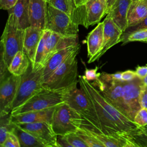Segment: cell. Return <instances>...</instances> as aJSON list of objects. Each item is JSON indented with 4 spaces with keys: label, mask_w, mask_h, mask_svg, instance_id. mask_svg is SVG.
Segmentation results:
<instances>
[{
    "label": "cell",
    "mask_w": 147,
    "mask_h": 147,
    "mask_svg": "<svg viewBox=\"0 0 147 147\" xmlns=\"http://www.w3.org/2000/svg\"><path fill=\"white\" fill-rule=\"evenodd\" d=\"M147 17V5L140 0L131 1L127 13L128 28L136 25Z\"/></svg>",
    "instance_id": "23"
},
{
    "label": "cell",
    "mask_w": 147,
    "mask_h": 147,
    "mask_svg": "<svg viewBox=\"0 0 147 147\" xmlns=\"http://www.w3.org/2000/svg\"><path fill=\"white\" fill-rule=\"evenodd\" d=\"M78 8L79 25L86 28L99 23L109 10L106 0H87Z\"/></svg>",
    "instance_id": "9"
},
{
    "label": "cell",
    "mask_w": 147,
    "mask_h": 147,
    "mask_svg": "<svg viewBox=\"0 0 147 147\" xmlns=\"http://www.w3.org/2000/svg\"><path fill=\"white\" fill-rule=\"evenodd\" d=\"M49 32H50V30L44 29L42 36L41 37V38L40 41V42L38 44V45L37 49L34 62V64L32 65L33 71H36L38 69L43 68L42 67V63L44 57L45 42H46L48 34H49Z\"/></svg>",
    "instance_id": "27"
},
{
    "label": "cell",
    "mask_w": 147,
    "mask_h": 147,
    "mask_svg": "<svg viewBox=\"0 0 147 147\" xmlns=\"http://www.w3.org/2000/svg\"><path fill=\"white\" fill-rule=\"evenodd\" d=\"M108 6H109V8L110 9V7H111V6L114 3V2L115 1V0H106Z\"/></svg>",
    "instance_id": "43"
},
{
    "label": "cell",
    "mask_w": 147,
    "mask_h": 147,
    "mask_svg": "<svg viewBox=\"0 0 147 147\" xmlns=\"http://www.w3.org/2000/svg\"><path fill=\"white\" fill-rule=\"evenodd\" d=\"M15 123L11 120V114H7L1 117L0 122V146H1L6 139L7 133L12 131Z\"/></svg>",
    "instance_id": "30"
},
{
    "label": "cell",
    "mask_w": 147,
    "mask_h": 147,
    "mask_svg": "<svg viewBox=\"0 0 147 147\" xmlns=\"http://www.w3.org/2000/svg\"><path fill=\"white\" fill-rule=\"evenodd\" d=\"M87 145L88 147H104L103 145L91 134L83 125L76 132Z\"/></svg>",
    "instance_id": "31"
},
{
    "label": "cell",
    "mask_w": 147,
    "mask_h": 147,
    "mask_svg": "<svg viewBox=\"0 0 147 147\" xmlns=\"http://www.w3.org/2000/svg\"><path fill=\"white\" fill-rule=\"evenodd\" d=\"M80 87L92 107V117L82 116L84 125L106 134L130 136L140 127L109 102L84 75L79 76Z\"/></svg>",
    "instance_id": "1"
},
{
    "label": "cell",
    "mask_w": 147,
    "mask_h": 147,
    "mask_svg": "<svg viewBox=\"0 0 147 147\" xmlns=\"http://www.w3.org/2000/svg\"><path fill=\"white\" fill-rule=\"evenodd\" d=\"M29 0H18L16 5L9 10L14 17L18 26L23 29L30 26L29 17Z\"/></svg>",
    "instance_id": "21"
},
{
    "label": "cell",
    "mask_w": 147,
    "mask_h": 147,
    "mask_svg": "<svg viewBox=\"0 0 147 147\" xmlns=\"http://www.w3.org/2000/svg\"><path fill=\"white\" fill-rule=\"evenodd\" d=\"M79 25L69 16L47 2L45 29L50 30L61 36H75L78 35Z\"/></svg>",
    "instance_id": "8"
},
{
    "label": "cell",
    "mask_w": 147,
    "mask_h": 147,
    "mask_svg": "<svg viewBox=\"0 0 147 147\" xmlns=\"http://www.w3.org/2000/svg\"><path fill=\"white\" fill-rule=\"evenodd\" d=\"M103 22H99L87 36V55L89 59L94 57L102 48L103 41Z\"/></svg>",
    "instance_id": "20"
},
{
    "label": "cell",
    "mask_w": 147,
    "mask_h": 147,
    "mask_svg": "<svg viewBox=\"0 0 147 147\" xmlns=\"http://www.w3.org/2000/svg\"><path fill=\"white\" fill-rule=\"evenodd\" d=\"M85 1H87V0H85Z\"/></svg>",
    "instance_id": "48"
},
{
    "label": "cell",
    "mask_w": 147,
    "mask_h": 147,
    "mask_svg": "<svg viewBox=\"0 0 147 147\" xmlns=\"http://www.w3.org/2000/svg\"><path fill=\"white\" fill-rule=\"evenodd\" d=\"M18 137L21 147H46L38 139L15 123L12 130Z\"/></svg>",
    "instance_id": "24"
},
{
    "label": "cell",
    "mask_w": 147,
    "mask_h": 147,
    "mask_svg": "<svg viewBox=\"0 0 147 147\" xmlns=\"http://www.w3.org/2000/svg\"><path fill=\"white\" fill-rule=\"evenodd\" d=\"M143 3H144L145 5H147V0H140Z\"/></svg>",
    "instance_id": "45"
},
{
    "label": "cell",
    "mask_w": 147,
    "mask_h": 147,
    "mask_svg": "<svg viewBox=\"0 0 147 147\" xmlns=\"http://www.w3.org/2000/svg\"><path fill=\"white\" fill-rule=\"evenodd\" d=\"M71 88L61 90H50L44 88L20 107L11 111L10 114L15 115L32 111L42 110L65 103L66 94Z\"/></svg>",
    "instance_id": "4"
},
{
    "label": "cell",
    "mask_w": 147,
    "mask_h": 147,
    "mask_svg": "<svg viewBox=\"0 0 147 147\" xmlns=\"http://www.w3.org/2000/svg\"><path fill=\"white\" fill-rule=\"evenodd\" d=\"M130 138L136 147H147V125L138 127Z\"/></svg>",
    "instance_id": "29"
},
{
    "label": "cell",
    "mask_w": 147,
    "mask_h": 147,
    "mask_svg": "<svg viewBox=\"0 0 147 147\" xmlns=\"http://www.w3.org/2000/svg\"><path fill=\"white\" fill-rule=\"evenodd\" d=\"M144 83L137 76L130 81H123V99L127 117L134 121L137 112L141 108L140 103V92Z\"/></svg>",
    "instance_id": "10"
},
{
    "label": "cell",
    "mask_w": 147,
    "mask_h": 147,
    "mask_svg": "<svg viewBox=\"0 0 147 147\" xmlns=\"http://www.w3.org/2000/svg\"><path fill=\"white\" fill-rule=\"evenodd\" d=\"M18 0H0V7L1 9L7 10L11 9Z\"/></svg>",
    "instance_id": "39"
},
{
    "label": "cell",
    "mask_w": 147,
    "mask_h": 147,
    "mask_svg": "<svg viewBox=\"0 0 147 147\" xmlns=\"http://www.w3.org/2000/svg\"><path fill=\"white\" fill-rule=\"evenodd\" d=\"M135 72L138 77L141 79H143L147 75V64L143 66L138 65Z\"/></svg>",
    "instance_id": "41"
},
{
    "label": "cell",
    "mask_w": 147,
    "mask_h": 147,
    "mask_svg": "<svg viewBox=\"0 0 147 147\" xmlns=\"http://www.w3.org/2000/svg\"><path fill=\"white\" fill-rule=\"evenodd\" d=\"M98 69V68L97 67H95L94 69H88L86 68V70L84 72L85 74L84 75L85 76V78L89 82L92 80L94 81L98 79L101 73L97 72Z\"/></svg>",
    "instance_id": "36"
},
{
    "label": "cell",
    "mask_w": 147,
    "mask_h": 147,
    "mask_svg": "<svg viewBox=\"0 0 147 147\" xmlns=\"http://www.w3.org/2000/svg\"><path fill=\"white\" fill-rule=\"evenodd\" d=\"M103 22L104 24L103 41L102 48L94 57L88 59V63H91L98 60L110 48L121 42L123 32L114 23L113 20L106 16Z\"/></svg>",
    "instance_id": "13"
},
{
    "label": "cell",
    "mask_w": 147,
    "mask_h": 147,
    "mask_svg": "<svg viewBox=\"0 0 147 147\" xmlns=\"http://www.w3.org/2000/svg\"><path fill=\"white\" fill-rule=\"evenodd\" d=\"M75 51L43 83L44 88L50 90H61L71 88L79 83L78 64Z\"/></svg>",
    "instance_id": "2"
},
{
    "label": "cell",
    "mask_w": 147,
    "mask_h": 147,
    "mask_svg": "<svg viewBox=\"0 0 147 147\" xmlns=\"http://www.w3.org/2000/svg\"><path fill=\"white\" fill-rule=\"evenodd\" d=\"M91 84L109 102L127 116L123 99V80L115 79L112 74L102 72Z\"/></svg>",
    "instance_id": "7"
},
{
    "label": "cell",
    "mask_w": 147,
    "mask_h": 147,
    "mask_svg": "<svg viewBox=\"0 0 147 147\" xmlns=\"http://www.w3.org/2000/svg\"><path fill=\"white\" fill-rule=\"evenodd\" d=\"M61 35L50 30L49 34H48L45 42V53L42 63V67L44 68L47 61L51 58V57L56 52L55 48L56 44L60 38Z\"/></svg>",
    "instance_id": "26"
},
{
    "label": "cell",
    "mask_w": 147,
    "mask_h": 147,
    "mask_svg": "<svg viewBox=\"0 0 147 147\" xmlns=\"http://www.w3.org/2000/svg\"><path fill=\"white\" fill-rule=\"evenodd\" d=\"M140 103L141 108H145L147 109V86L144 84H143L141 90Z\"/></svg>",
    "instance_id": "38"
},
{
    "label": "cell",
    "mask_w": 147,
    "mask_h": 147,
    "mask_svg": "<svg viewBox=\"0 0 147 147\" xmlns=\"http://www.w3.org/2000/svg\"><path fill=\"white\" fill-rule=\"evenodd\" d=\"M147 29V17H145L142 21H141L140 22L136 24V25L127 28L126 29V30L123 33H131L136 30H138L140 29Z\"/></svg>",
    "instance_id": "37"
},
{
    "label": "cell",
    "mask_w": 147,
    "mask_h": 147,
    "mask_svg": "<svg viewBox=\"0 0 147 147\" xmlns=\"http://www.w3.org/2000/svg\"><path fill=\"white\" fill-rule=\"evenodd\" d=\"M47 2H49V0H45Z\"/></svg>",
    "instance_id": "47"
},
{
    "label": "cell",
    "mask_w": 147,
    "mask_h": 147,
    "mask_svg": "<svg viewBox=\"0 0 147 147\" xmlns=\"http://www.w3.org/2000/svg\"><path fill=\"white\" fill-rule=\"evenodd\" d=\"M30 61L24 51H18L13 58L7 69L10 74L22 76L28 70Z\"/></svg>",
    "instance_id": "22"
},
{
    "label": "cell",
    "mask_w": 147,
    "mask_h": 147,
    "mask_svg": "<svg viewBox=\"0 0 147 147\" xmlns=\"http://www.w3.org/2000/svg\"><path fill=\"white\" fill-rule=\"evenodd\" d=\"M71 147H88L87 145L76 133L64 135Z\"/></svg>",
    "instance_id": "33"
},
{
    "label": "cell",
    "mask_w": 147,
    "mask_h": 147,
    "mask_svg": "<svg viewBox=\"0 0 147 147\" xmlns=\"http://www.w3.org/2000/svg\"><path fill=\"white\" fill-rule=\"evenodd\" d=\"M47 2L45 0H29V17L30 26L45 29Z\"/></svg>",
    "instance_id": "18"
},
{
    "label": "cell",
    "mask_w": 147,
    "mask_h": 147,
    "mask_svg": "<svg viewBox=\"0 0 147 147\" xmlns=\"http://www.w3.org/2000/svg\"><path fill=\"white\" fill-rule=\"evenodd\" d=\"M25 29L20 28L12 13L9 17L1 38V57L7 68L15 55L23 51Z\"/></svg>",
    "instance_id": "3"
},
{
    "label": "cell",
    "mask_w": 147,
    "mask_h": 147,
    "mask_svg": "<svg viewBox=\"0 0 147 147\" xmlns=\"http://www.w3.org/2000/svg\"><path fill=\"white\" fill-rule=\"evenodd\" d=\"M137 76L135 71L132 70H127L122 72V79L123 81H130Z\"/></svg>",
    "instance_id": "40"
},
{
    "label": "cell",
    "mask_w": 147,
    "mask_h": 147,
    "mask_svg": "<svg viewBox=\"0 0 147 147\" xmlns=\"http://www.w3.org/2000/svg\"><path fill=\"white\" fill-rule=\"evenodd\" d=\"M131 0H115L109 9L107 17L124 32L128 28L127 13Z\"/></svg>",
    "instance_id": "17"
},
{
    "label": "cell",
    "mask_w": 147,
    "mask_h": 147,
    "mask_svg": "<svg viewBox=\"0 0 147 147\" xmlns=\"http://www.w3.org/2000/svg\"><path fill=\"white\" fill-rule=\"evenodd\" d=\"M79 44L78 34L75 36H61L59 38L56 48L55 52Z\"/></svg>",
    "instance_id": "32"
},
{
    "label": "cell",
    "mask_w": 147,
    "mask_h": 147,
    "mask_svg": "<svg viewBox=\"0 0 147 147\" xmlns=\"http://www.w3.org/2000/svg\"><path fill=\"white\" fill-rule=\"evenodd\" d=\"M142 82H143L145 86H147V75L145 78L142 79Z\"/></svg>",
    "instance_id": "44"
},
{
    "label": "cell",
    "mask_w": 147,
    "mask_h": 147,
    "mask_svg": "<svg viewBox=\"0 0 147 147\" xmlns=\"http://www.w3.org/2000/svg\"><path fill=\"white\" fill-rule=\"evenodd\" d=\"M132 1H140V0H131Z\"/></svg>",
    "instance_id": "46"
},
{
    "label": "cell",
    "mask_w": 147,
    "mask_h": 147,
    "mask_svg": "<svg viewBox=\"0 0 147 147\" xmlns=\"http://www.w3.org/2000/svg\"><path fill=\"white\" fill-rule=\"evenodd\" d=\"M43 32L44 29L32 26L25 29L23 51L28 57L32 65L34 64L37 49Z\"/></svg>",
    "instance_id": "15"
},
{
    "label": "cell",
    "mask_w": 147,
    "mask_h": 147,
    "mask_svg": "<svg viewBox=\"0 0 147 147\" xmlns=\"http://www.w3.org/2000/svg\"><path fill=\"white\" fill-rule=\"evenodd\" d=\"M1 147H21L18 137L13 131H9L6 140Z\"/></svg>",
    "instance_id": "34"
},
{
    "label": "cell",
    "mask_w": 147,
    "mask_h": 147,
    "mask_svg": "<svg viewBox=\"0 0 147 147\" xmlns=\"http://www.w3.org/2000/svg\"><path fill=\"white\" fill-rule=\"evenodd\" d=\"M83 122L81 114L63 103L56 106L52 118L51 125L57 136L76 133Z\"/></svg>",
    "instance_id": "5"
},
{
    "label": "cell",
    "mask_w": 147,
    "mask_h": 147,
    "mask_svg": "<svg viewBox=\"0 0 147 147\" xmlns=\"http://www.w3.org/2000/svg\"><path fill=\"white\" fill-rule=\"evenodd\" d=\"M21 76L10 74L1 80L0 117L11 113Z\"/></svg>",
    "instance_id": "11"
},
{
    "label": "cell",
    "mask_w": 147,
    "mask_h": 147,
    "mask_svg": "<svg viewBox=\"0 0 147 147\" xmlns=\"http://www.w3.org/2000/svg\"><path fill=\"white\" fill-rule=\"evenodd\" d=\"M65 103L79 112L82 116L92 117V107L82 90L77 85L70 88L65 95Z\"/></svg>",
    "instance_id": "14"
},
{
    "label": "cell",
    "mask_w": 147,
    "mask_h": 147,
    "mask_svg": "<svg viewBox=\"0 0 147 147\" xmlns=\"http://www.w3.org/2000/svg\"><path fill=\"white\" fill-rule=\"evenodd\" d=\"M71 1L77 7L83 5L86 2L85 0H71Z\"/></svg>",
    "instance_id": "42"
},
{
    "label": "cell",
    "mask_w": 147,
    "mask_h": 147,
    "mask_svg": "<svg viewBox=\"0 0 147 147\" xmlns=\"http://www.w3.org/2000/svg\"><path fill=\"white\" fill-rule=\"evenodd\" d=\"M42 72L43 68L33 71L30 63L26 72L21 76L11 111L20 107L44 88Z\"/></svg>",
    "instance_id": "6"
},
{
    "label": "cell",
    "mask_w": 147,
    "mask_h": 147,
    "mask_svg": "<svg viewBox=\"0 0 147 147\" xmlns=\"http://www.w3.org/2000/svg\"><path fill=\"white\" fill-rule=\"evenodd\" d=\"M80 49V44L70 47L56 52L49 59L44 67L42 72V79L45 82L54 71L62 64L75 51Z\"/></svg>",
    "instance_id": "16"
},
{
    "label": "cell",
    "mask_w": 147,
    "mask_h": 147,
    "mask_svg": "<svg viewBox=\"0 0 147 147\" xmlns=\"http://www.w3.org/2000/svg\"><path fill=\"white\" fill-rule=\"evenodd\" d=\"M133 41L147 43V29H140L128 33H123L121 39V42H122L123 44Z\"/></svg>",
    "instance_id": "28"
},
{
    "label": "cell",
    "mask_w": 147,
    "mask_h": 147,
    "mask_svg": "<svg viewBox=\"0 0 147 147\" xmlns=\"http://www.w3.org/2000/svg\"><path fill=\"white\" fill-rule=\"evenodd\" d=\"M55 107L56 106L42 110L32 111L15 115H11V120L14 123H35L40 122H47L51 123Z\"/></svg>",
    "instance_id": "19"
},
{
    "label": "cell",
    "mask_w": 147,
    "mask_h": 147,
    "mask_svg": "<svg viewBox=\"0 0 147 147\" xmlns=\"http://www.w3.org/2000/svg\"><path fill=\"white\" fill-rule=\"evenodd\" d=\"M134 121L140 126L147 125V109L141 108L136 114Z\"/></svg>",
    "instance_id": "35"
},
{
    "label": "cell",
    "mask_w": 147,
    "mask_h": 147,
    "mask_svg": "<svg viewBox=\"0 0 147 147\" xmlns=\"http://www.w3.org/2000/svg\"><path fill=\"white\" fill-rule=\"evenodd\" d=\"M16 124L38 139L46 147H58L57 136L54 132L50 123L40 122Z\"/></svg>",
    "instance_id": "12"
},
{
    "label": "cell",
    "mask_w": 147,
    "mask_h": 147,
    "mask_svg": "<svg viewBox=\"0 0 147 147\" xmlns=\"http://www.w3.org/2000/svg\"><path fill=\"white\" fill-rule=\"evenodd\" d=\"M48 2L54 7L69 16L76 24L79 25L78 8L71 0H49Z\"/></svg>",
    "instance_id": "25"
}]
</instances>
